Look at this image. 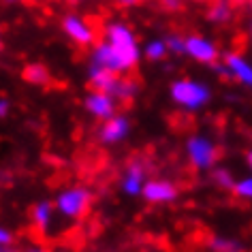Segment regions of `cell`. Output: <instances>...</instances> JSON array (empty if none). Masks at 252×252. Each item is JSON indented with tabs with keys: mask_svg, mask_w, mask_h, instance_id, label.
Segmentation results:
<instances>
[{
	"mask_svg": "<svg viewBox=\"0 0 252 252\" xmlns=\"http://www.w3.org/2000/svg\"><path fill=\"white\" fill-rule=\"evenodd\" d=\"M62 30L66 32L68 39H73L77 45H92L94 39H96V32L90 26V22H86L84 17L79 15H66L62 20Z\"/></svg>",
	"mask_w": 252,
	"mask_h": 252,
	"instance_id": "obj_6",
	"label": "cell"
},
{
	"mask_svg": "<svg viewBox=\"0 0 252 252\" xmlns=\"http://www.w3.org/2000/svg\"><path fill=\"white\" fill-rule=\"evenodd\" d=\"M7 252H20V250H11V248H7Z\"/></svg>",
	"mask_w": 252,
	"mask_h": 252,
	"instance_id": "obj_30",
	"label": "cell"
},
{
	"mask_svg": "<svg viewBox=\"0 0 252 252\" xmlns=\"http://www.w3.org/2000/svg\"><path fill=\"white\" fill-rule=\"evenodd\" d=\"M4 2H9V4H13V2H17V0H4Z\"/></svg>",
	"mask_w": 252,
	"mask_h": 252,
	"instance_id": "obj_29",
	"label": "cell"
},
{
	"mask_svg": "<svg viewBox=\"0 0 252 252\" xmlns=\"http://www.w3.org/2000/svg\"><path fill=\"white\" fill-rule=\"evenodd\" d=\"M148 182V173H146V162L143 160H133L122 175V192L128 197H137L141 194L143 186Z\"/></svg>",
	"mask_w": 252,
	"mask_h": 252,
	"instance_id": "obj_10",
	"label": "cell"
},
{
	"mask_svg": "<svg viewBox=\"0 0 252 252\" xmlns=\"http://www.w3.org/2000/svg\"><path fill=\"white\" fill-rule=\"evenodd\" d=\"M130 133V122L126 116H113L109 120H105L103 126L98 128V141L105 146H113V143L124 141Z\"/></svg>",
	"mask_w": 252,
	"mask_h": 252,
	"instance_id": "obj_7",
	"label": "cell"
},
{
	"mask_svg": "<svg viewBox=\"0 0 252 252\" xmlns=\"http://www.w3.org/2000/svg\"><path fill=\"white\" fill-rule=\"evenodd\" d=\"M28 252H49V250H45V248H30Z\"/></svg>",
	"mask_w": 252,
	"mask_h": 252,
	"instance_id": "obj_26",
	"label": "cell"
},
{
	"mask_svg": "<svg viewBox=\"0 0 252 252\" xmlns=\"http://www.w3.org/2000/svg\"><path fill=\"white\" fill-rule=\"evenodd\" d=\"M71 2H79V0H71Z\"/></svg>",
	"mask_w": 252,
	"mask_h": 252,
	"instance_id": "obj_32",
	"label": "cell"
},
{
	"mask_svg": "<svg viewBox=\"0 0 252 252\" xmlns=\"http://www.w3.org/2000/svg\"><path fill=\"white\" fill-rule=\"evenodd\" d=\"M0 47H2V43H0Z\"/></svg>",
	"mask_w": 252,
	"mask_h": 252,
	"instance_id": "obj_33",
	"label": "cell"
},
{
	"mask_svg": "<svg viewBox=\"0 0 252 252\" xmlns=\"http://www.w3.org/2000/svg\"><path fill=\"white\" fill-rule=\"evenodd\" d=\"M13 244V233L4 226H0V246H11Z\"/></svg>",
	"mask_w": 252,
	"mask_h": 252,
	"instance_id": "obj_22",
	"label": "cell"
},
{
	"mask_svg": "<svg viewBox=\"0 0 252 252\" xmlns=\"http://www.w3.org/2000/svg\"><path fill=\"white\" fill-rule=\"evenodd\" d=\"M171 100L186 111H199L212 100V90L199 79H175L169 88Z\"/></svg>",
	"mask_w": 252,
	"mask_h": 252,
	"instance_id": "obj_2",
	"label": "cell"
},
{
	"mask_svg": "<svg viewBox=\"0 0 252 252\" xmlns=\"http://www.w3.org/2000/svg\"><path fill=\"white\" fill-rule=\"evenodd\" d=\"M222 64L226 68V79H235L242 86L252 88V64L244 56L229 54V56H224Z\"/></svg>",
	"mask_w": 252,
	"mask_h": 252,
	"instance_id": "obj_11",
	"label": "cell"
},
{
	"mask_svg": "<svg viewBox=\"0 0 252 252\" xmlns=\"http://www.w3.org/2000/svg\"><path fill=\"white\" fill-rule=\"evenodd\" d=\"M90 203H92L90 190L84 186H75V188H66V190H62L58 194L56 210L64 218H81L90 210Z\"/></svg>",
	"mask_w": 252,
	"mask_h": 252,
	"instance_id": "obj_4",
	"label": "cell"
},
{
	"mask_svg": "<svg viewBox=\"0 0 252 252\" xmlns=\"http://www.w3.org/2000/svg\"><path fill=\"white\" fill-rule=\"evenodd\" d=\"M52 218H54V205L52 201H41L32 207V222L36 229L41 231H47L49 224H52Z\"/></svg>",
	"mask_w": 252,
	"mask_h": 252,
	"instance_id": "obj_13",
	"label": "cell"
},
{
	"mask_svg": "<svg viewBox=\"0 0 252 252\" xmlns=\"http://www.w3.org/2000/svg\"><path fill=\"white\" fill-rule=\"evenodd\" d=\"M7 248L9 246H0V252H7Z\"/></svg>",
	"mask_w": 252,
	"mask_h": 252,
	"instance_id": "obj_28",
	"label": "cell"
},
{
	"mask_svg": "<svg viewBox=\"0 0 252 252\" xmlns=\"http://www.w3.org/2000/svg\"><path fill=\"white\" fill-rule=\"evenodd\" d=\"M118 77L120 75L107 71V68H103V66H96V64H90V68H88V84H90L92 90H98V92L109 94L111 86L116 84Z\"/></svg>",
	"mask_w": 252,
	"mask_h": 252,
	"instance_id": "obj_12",
	"label": "cell"
},
{
	"mask_svg": "<svg viewBox=\"0 0 252 252\" xmlns=\"http://www.w3.org/2000/svg\"><path fill=\"white\" fill-rule=\"evenodd\" d=\"M210 250L212 252H242V244L231 237H212Z\"/></svg>",
	"mask_w": 252,
	"mask_h": 252,
	"instance_id": "obj_18",
	"label": "cell"
},
{
	"mask_svg": "<svg viewBox=\"0 0 252 252\" xmlns=\"http://www.w3.org/2000/svg\"><path fill=\"white\" fill-rule=\"evenodd\" d=\"M184 54L201 64H216L218 62V47L216 43L205 39V36L192 34L184 39Z\"/></svg>",
	"mask_w": 252,
	"mask_h": 252,
	"instance_id": "obj_5",
	"label": "cell"
},
{
	"mask_svg": "<svg viewBox=\"0 0 252 252\" xmlns=\"http://www.w3.org/2000/svg\"><path fill=\"white\" fill-rule=\"evenodd\" d=\"M212 180H214V184L220 186V188H224V190H233V186H235V180H233V175L229 169H214V173H212Z\"/></svg>",
	"mask_w": 252,
	"mask_h": 252,
	"instance_id": "obj_19",
	"label": "cell"
},
{
	"mask_svg": "<svg viewBox=\"0 0 252 252\" xmlns=\"http://www.w3.org/2000/svg\"><path fill=\"white\" fill-rule=\"evenodd\" d=\"M24 77H26L30 84L47 86L49 81H52V73H49L47 66H43V64H28L26 71H24Z\"/></svg>",
	"mask_w": 252,
	"mask_h": 252,
	"instance_id": "obj_16",
	"label": "cell"
},
{
	"mask_svg": "<svg viewBox=\"0 0 252 252\" xmlns=\"http://www.w3.org/2000/svg\"><path fill=\"white\" fill-rule=\"evenodd\" d=\"M11 111V103L7 98H0V118H7Z\"/></svg>",
	"mask_w": 252,
	"mask_h": 252,
	"instance_id": "obj_23",
	"label": "cell"
},
{
	"mask_svg": "<svg viewBox=\"0 0 252 252\" xmlns=\"http://www.w3.org/2000/svg\"><path fill=\"white\" fill-rule=\"evenodd\" d=\"M178 186L169 180H148L141 190V197L150 203H171L178 199Z\"/></svg>",
	"mask_w": 252,
	"mask_h": 252,
	"instance_id": "obj_8",
	"label": "cell"
},
{
	"mask_svg": "<svg viewBox=\"0 0 252 252\" xmlns=\"http://www.w3.org/2000/svg\"><path fill=\"white\" fill-rule=\"evenodd\" d=\"M248 165H250V169H252V152L248 154Z\"/></svg>",
	"mask_w": 252,
	"mask_h": 252,
	"instance_id": "obj_27",
	"label": "cell"
},
{
	"mask_svg": "<svg viewBox=\"0 0 252 252\" xmlns=\"http://www.w3.org/2000/svg\"><path fill=\"white\" fill-rule=\"evenodd\" d=\"M165 43H167L169 54H184V39L180 34H169Z\"/></svg>",
	"mask_w": 252,
	"mask_h": 252,
	"instance_id": "obj_21",
	"label": "cell"
},
{
	"mask_svg": "<svg viewBox=\"0 0 252 252\" xmlns=\"http://www.w3.org/2000/svg\"><path fill=\"white\" fill-rule=\"evenodd\" d=\"M118 4H122V7H133V4L137 2H141V0H116Z\"/></svg>",
	"mask_w": 252,
	"mask_h": 252,
	"instance_id": "obj_25",
	"label": "cell"
},
{
	"mask_svg": "<svg viewBox=\"0 0 252 252\" xmlns=\"http://www.w3.org/2000/svg\"><path fill=\"white\" fill-rule=\"evenodd\" d=\"M109 94L116 100H122V103H128V100H133L135 98V94H137V84L133 79H124V77H118L116 79V84L111 86V90Z\"/></svg>",
	"mask_w": 252,
	"mask_h": 252,
	"instance_id": "obj_14",
	"label": "cell"
},
{
	"mask_svg": "<svg viewBox=\"0 0 252 252\" xmlns=\"http://www.w3.org/2000/svg\"><path fill=\"white\" fill-rule=\"evenodd\" d=\"M233 190L239 199H246V201H252V175L250 178H244L235 182V186H233Z\"/></svg>",
	"mask_w": 252,
	"mask_h": 252,
	"instance_id": "obj_20",
	"label": "cell"
},
{
	"mask_svg": "<svg viewBox=\"0 0 252 252\" xmlns=\"http://www.w3.org/2000/svg\"><path fill=\"white\" fill-rule=\"evenodd\" d=\"M186 156L197 171H210L218 160V146L205 135H192L186 141Z\"/></svg>",
	"mask_w": 252,
	"mask_h": 252,
	"instance_id": "obj_3",
	"label": "cell"
},
{
	"mask_svg": "<svg viewBox=\"0 0 252 252\" xmlns=\"http://www.w3.org/2000/svg\"><path fill=\"white\" fill-rule=\"evenodd\" d=\"M250 36H252V24H250Z\"/></svg>",
	"mask_w": 252,
	"mask_h": 252,
	"instance_id": "obj_31",
	"label": "cell"
},
{
	"mask_svg": "<svg viewBox=\"0 0 252 252\" xmlns=\"http://www.w3.org/2000/svg\"><path fill=\"white\" fill-rule=\"evenodd\" d=\"M86 109L92 113L94 118L98 120H109L116 116V109H118V100L107 92H98V90H92L90 94L86 96L84 100Z\"/></svg>",
	"mask_w": 252,
	"mask_h": 252,
	"instance_id": "obj_9",
	"label": "cell"
},
{
	"mask_svg": "<svg viewBox=\"0 0 252 252\" xmlns=\"http://www.w3.org/2000/svg\"><path fill=\"white\" fill-rule=\"evenodd\" d=\"M141 60V47L137 43L133 30L126 24H109L105 28V41L94 47L90 64L103 66L107 71L122 75L137 66Z\"/></svg>",
	"mask_w": 252,
	"mask_h": 252,
	"instance_id": "obj_1",
	"label": "cell"
},
{
	"mask_svg": "<svg viewBox=\"0 0 252 252\" xmlns=\"http://www.w3.org/2000/svg\"><path fill=\"white\" fill-rule=\"evenodd\" d=\"M180 0H165V7L167 9H180Z\"/></svg>",
	"mask_w": 252,
	"mask_h": 252,
	"instance_id": "obj_24",
	"label": "cell"
},
{
	"mask_svg": "<svg viewBox=\"0 0 252 252\" xmlns=\"http://www.w3.org/2000/svg\"><path fill=\"white\" fill-rule=\"evenodd\" d=\"M143 54H146V58H148V60H152V62L165 60V56L169 54L165 39H152L146 47H143Z\"/></svg>",
	"mask_w": 252,
	"mask_h": 252,
	"instance_id": "obj_17",
	"label": "cell"
},
{
	"mask_svg": "<svg viewBox=\"0 0 252 252\" xmlns=\"http://www.w3.org/2000/svg\"><path fill=\"white\" fill-rule=\"evenodd\" d=\"M207 17L214 24H226L233 17V4L229 0H216L207 11Z\"/></svg>",
	"mask_w": 252,
	"mask_h": 252,
	"instance_id": "obj_15",
	"label": "cell"
}]
</instances>
